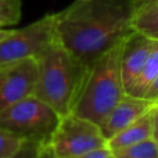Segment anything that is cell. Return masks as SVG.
I'll list each match as a JSON object with an SVG mask.
<instances>
[{
	"label": "cell",
	"mask_w": 158,
	"mask_h": 158,
	"mask_svg": "<svg viewBox=\"0 0 158 158\" xmlns=\"http://www.w3.org/2000/svg\"><path fill=\"white\" fill-rule=\"evenodd\" d=\"M137 0H75L54 14L57 40L84 65L131 33Z\"/></svg>",
	"instance_id": "cell-1"
},
{
	"label": "cell",
	"mask_w": 158,
	"mask_h": 158,
	"mask_svg": "<svg viewBox=\"0 0 158 158\" xmlns=\"http://www.w3.org/2000/svg\"><path fill=\"white\" fill-rule=\"evenodd\" d=\"M37 79L33 95L60 116L72 112L86 65L79 62L54 37L36 57Z\"/></svg>",
	"instance_id": "cell-2"
},
{
	"label": "cell",
	"mask_w": 158,
	"mask_h": 158,
	"mask_svg": "<svg viewBox=\"0 0 158 158\" xmlns=\"http://www.w3.org/2000/svg\"><path fill=\"white\" fill-rule=\"evenodd\" d=\"M123 40L86 67L72 114L85 117L100 126L126 94L120 69Z\"/></svg>",
	"instance_id": "cell-3"
},
{
	"label": "cell",
	"mask_w": 158,
	"mask_h": 158,
	"mask_svg": "<svg viewBox=\"0 0 158 158\" xmlns=\"http://www.w3.org/2000/svg\"><path fill=\"white\" fill-rule=\"evenodd\" d=\"M60 117L48 104L30 95L0 111V127L21 139L44 144L49 143Z\"/></svg>",
	"instance_id": "cell-4"
},
{
	"label": "cell",
	"mask_w": 158,
	"mask_h": 158,
	"mask_svg": "<svg viewBox=\"0 0 158 158\" xmlns=\"http://www.w3.org/2000/svg\"><path fill=\"white\" fill-rule=\"evenodd\" d=\"M49 144L58 158H77L106 146V138L98 123L70 112L60 117Z\"/></svg>",
	"instance_id": "cell-5"
},
{
	"label": "cell",
	"mask_w": 158,
	"mask_h": 158,
	"mask_svg": "<svg viewBox=\"0 0 158 158\" xmlns=\"http://www.w3.org/2000/svg\"><path fill=\"white\" fill-rule=\"evenodd\" d=\"M54 14L11 32L0 41V64L35 58L56 37Z\"/></svg>",
	"instance_id": "cell-6"
},
{
	"label": "cell",
	"mask_w": 158,
	"mask_h": 158,
	"mask_svg": "<svg viewBox=\"0 0 158 158\" xmlns=\"http://www.w3.org/2000/svg\"><path fill=\"white\" fill-rule=\"evenodd\" d=\"M36 79V58L0 64V111L33 95Z\"/></svg>",
	"instance_id": "cell-7"
},
{
	"label": "cell",
	"mask_w": 158,
	"mask_h": 158,
	"mask_svg": "<svg viewBox=\"0 0 158 158\" xmlns=\"http://www.w3.org/2000/svg\"><path fill=\"white\" fill-rule=\"evenodd\" d=\"M153 42L154 40L136 31H132L125 37L120 57V69L125 93H127L142 70L144 62L152 49Z\"/></svg>",
	"instance_id": "cell-8"
},
{
	"label": "cell",
	"mask_w": 158,
	"mask_h": 158,
	"mask_svg": "<svg viewBox=\"0 0 158 158\" xmlns=\"http://www.w3.org/2000/svg\"><path fill=\"white\" fill-rule=\"evenodd\" d=\"M153 105V101H149L144 98L125 94L99 126L104 137L109 139L111 136L148 112Z\"/></svg>",
	"instance_id": "cell-9"
},
{
	"label": "cell",
	"mask_w": 158,
	"mask_h": 158,
	"mask_svg": "<svg viewBox=\"0 0 158 158\" xmlns=\"http://www.w3.org/2000/svg\"><path fill=\"white\" fill-rule=\"evenodd\" d=\"M152 137V116L151 110L142 115L139 118L111 136L106 139V146L111 149H118L123 147H128L131 144L138 143L143 139Z\"/></svg>",
	"instance_id": "cell-10"
},
{
	"label": "cell",
	"mask_w": 158,
	"mask_h": 158,
	"mask_svg": "<svg viewBox=\"0 0 158 158\" xmlns=\"http://www.w3.org/2000/svg\"><path fill=\"white\" fill-rule=\"evenodd\" d=\"M131 26L133 31L158 40V0H137Z\"/></svg>",
	"instance_id": "cell-11"
},
{
	"label": "cell",
	"mask_w": 158,
	"mask_h": 158,
	"mask_svg": "<svg viewBox=\"0 0 158 158\" xmlns=\"http://www.w3.org/2000/svg\"><path fill=\"white\" fill-rule=\"evenodd\" d=\"M158 74V40H154L152 49L144 62V65L130 89L127 90L126 94H130L132 96L142 98L147 86L152 83V80L157 77Z\"/></svg>",
	"instance_id": "cell-12"
},
{
	"label": "cell",
	"mask_w": 158,
	"mask_h": 158,
	"mask_svg": "<svg viewBox=\"0 0 158 158\" xmlns=\"http://www.w3.org/2000/svg\"><path fill=\"white\" fill-rule=\"evenodd\" d=\"M115 158H158V144L152 137L112 151Z\"/></svg>",
	"instance_id": "cell-13"
},
{
	"label": "cell",
	"mask_w": 158,
	"mask_h": 158,
	"mask_svg": "<svg viewBox=\"0 0 158 158\" xmlns=\"http://www.w3.org/2000/svg\"><path fill=\"white\" fill-rule=\"evenodd\" d=\"M21 19V0H0V27L16 25Z\"/></svg>",
	"instance_id": "cell-14"
},
{
	"label": "cell",
	"mask_w": 158,
	"mask_h": 158,
	"mask_svg": "<svg viewBox=\"0 0 158 158\" xmlns=\"http://www.w3.org/2000/svg\"><path fill=\"white\" fill-rule=\"evenodd\" d=\"M23 139L0 127V158H6L14 153Z\"/></svg>",
	"instance_id": "cell-15"
},
{
	"label": "cell",
	"mask_w": 158,
	"mask_h": 158,
	"mask_svg": "<svg viewBox=\"0 0 158 158\" xmlns=\"http://www.w3.org/2000/svg\"><path fill=\"white\" fill-rule=\"evenodd\" d=\"M41 143L23 139L19 148L6 158H37Z\"/></svg>",
	"instance_id": "cell-16"
},
{
	"label": "cell",
	"mask_w": 158,
	"mask_h": 158,
	"mask_svg": "<svg viewBox=\"0 0 158 158\" xmlns=\"http://www.w3.org/2000/svg\"><path fill=\"white\" fill-rule=\"evenodd\" d=\"M77 158H115L112 151L107 146H102L99 148H94Z\"/></svg>",
	"instance_id": "cell-17"
},
{
	"label": "cell",
	"mask_w": 158,
	"mask_h": 158,
	"mask_svg": "<svg viewBox=\"0 0 158 158\" xmlns=\"http://www.w3.org/2000/svg\"><path fill=\"white\" fill-rule=\"evenodd\" d=\"M142 98H144V99H147L149 101H153V102H156L158 100V74L152 80V83L147 86V89H146V91H144Z\"/></svg>",
	"instance_id": "cell-18"
},
{
	"label": "cell",
	"mask_w": 158,
	"mask_h": 158,
	"mask_svg": "<svg viewBox=\"0 0 158 158\" xmlns=\"http://www.w3.org/2000/svg\"><path fill=\"white\" fill-rule=\"evenodd\" d=\"M152 116V138L158 144V104H154L151 109Z\"/></svg>",
	"instance_id": "cell-19"
},
{
	"label": "cell",
	"mask_w": 158,
	"mask_h": 158,
	"mask_svg": "<svg viewBox=\"0 0 158 158\" xmlns=\"http://www.w3.org/2000/svg\"><path fill=\"white\" fill-rule=\"evenodd\" d=\"M37 158H58V157L54 154L51 144L49 143H44V144H41Z\"/></svg>",
	"instance_id": "cell-20"
},
{
	"label": "cell",
	"mask_w": 158,
	"mask_h": 158,
	"mask_svg": "<svg viewBox=\"0 0 158 158\" xmlns=\"http://www.w3.org/2000/svg\"><path fill=\"white\" fill-rule=\"evenodd\" d=\"M10 32H11V30H4V28H0V41L4 40Z\"/></svg>",
	"instance_id": "cell-21"
},
{
	"label": "cell",
	"mask_w": 158,
	"mask_h": 158,
	"mask_svg": "<svg viewBox=\"0 0 158 158\" xmlns=\"http://www.w3.org/2000/svg\"><path fill=\"white\" fill-rule=\"evenodd\" d=\"M154 104H158V100H157V101H156V102H154Z\"/></svg>",
	"instance_id": "cell-22"
}]
</instances>
